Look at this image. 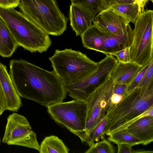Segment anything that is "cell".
Segmentation results:
<instances>
[{
  "mask_svg": "<svg viewBox=\"0 0 153 153\" xmlns=\"http://www.w3.org/2000/svg\"><path fill=\"white\" fill-rule=\"evenodd\" d=\"M113 87V83L109 79L91 92L86 100L87 108L85 131L86 143L90 133L107 114Z\"/></svg>",
  "mask_w": 153,
  "mask_h": 153,
  "instance_id": "obj_10",
  "label": "cell"
},
{
  "mask_svg": "<svg viewBox=\"0 0 153 153\" xmlns=\"http://www.w3.org/2000/svg\"><path fill=\"white\" fill-rule=\"evenodd\" d=\"M95 16L80 5L73 3L70 5L69 13L70 24L76 36H81L92 25Z\"/></svg>",
  "mask_w": 153,
  "mask_h": 153,
  "instance_id": "obj_13",
  "label": "cell"
},
{
  "mask_svg": "<svg viewBox=\"0 0 153 153\" xmlns=\"http://www.w3.org/2000/svg\"><path fill=\"white\" fill-rule=\"evenodd\" d=\"M118 62L113 55H106L104 59L97 62L95 70L88 76L73 83L64 84L67 94L74 99L86 101L91 92L109 79Z\"/></svg>",
  "mask_w": 153,
  "mask_h": 153,
  "instance_id": "obj_8",
  "label": "cell"
},
{
  "mask_svg": "<svg viewBox=\"0 0 153 153\" xmlns=\"http://www.w3.org/2000/svg\"><path fill=\"white\" fill-rule=\"evenodd\" d=\"M138 7L139 14L143 12L144 10L145 6L147 2L151 1L153 2V0H136Z\"/></svg>",
  "mask_w": 153,
  "mask_h": 153,
  "instance_id": "obj_34",
  "label": "cell"
},
{
  "mask_svg": "<svg viewBox=\"0 0 153 153\" xmlns=\"http://www.w3.org/2000/svg\"><path fill=\"white\" fill-rule=\"evenodd\" d=\"M80 36L84 47L102 53L103 33L96 26L93 24Z\"/></svg>",
  "mask_w": 153,
  "mask_h": 153,
  "instance_id": "obj_17",
  "label": "cell"
},
{
  "mask_svg": "<svg viewBox=\"0 0 153 153\" xmlns=\"http://www.w3.org/2000/svg\"><path fill=\"white\" fill-rule=\"evenodd\" d=\"M1 137H0V145L1 144Z\"/></svg>",
  "mask_w": 153,
  "mask_h": 153,
  "instance_id": "obj_37",
  "label": "cell"
},
{
  "mask_svg": "<svg viewBox=\"0 0 153 153\" xmlns=\"http://www.w3.org/2000/svg\"><path fill=\"white\" fill-rule=\"evenodd\" d=\"M150 62L143 67L131 82L128 85L127 93L131 92L137 87L143 76L147 69Z\"/></svg>",
  "mask_w": 153,
  "mask_h": 153,
  "instance_id": "obj_26",
  "label": "cell"
},
{
  "mask_svg": "<svg viewBox=\"0 0 153 153\" xmlns=\"http://www.w3.org/2000/svg\"><path fill=\"white\" fill-rule=\"evenodd\" d=\"M110 7L133 23H135L139 15L138 6L137 3L117 4Z\"/></svg>",
  "mask_w": 153,
  "mask_h": 153,
  "instance_id": "obj_20",
  "label": "cell"
},
{
  "mask_svg": "<svg viewBox=\"0 0 153 153\" xmlns=\"http://www.w3.org/2000/svg\"><path fill=\"white\" fill-rule=\"evenodd\" d=\"M133 30L130 47L131 62L144 66L153 60V11L147 10L139 15Z\"/></svg>",
  "mask_w": 153,
  "mask_h": 153,
  "instance_id": "obj_7",
  "label": "cell"
},
{
  "mask_svg": "<svg viewBox=\"0 0 153 153\" xmlns=\"http://www.w3.org/2000/svg\"><path fill=\"white\" fill-rule=\"evenodd\" d=\"M107 119L105 117L95 126L88 136L86 143L89 146L95 142H98L101 138H105V129L106 125Z\"/></svg>",
  "mask_w": 153,
  "mask_h": 153,
  "instance_id": "obj_22",
  "label": "cell"
},
{
  "mask_svg": "<svg viewBox=\"0 0 153 153\" xmlns=\"http://www.w3.org/2000/svg\"><path fill=\"white\" fill-rule=\"evenodd\" d=\"M71 3L80 5L94 16L102 11L101 0H71Z\"/></svg>",
  "mask_w": 153,
  "mask_h": 153,
  "instance_id": "obj_24",
  "label": "cell"
},
{
  "mask_svg": "<svg viewBox=\"0 0 153 153\" xmlns=\"http://www.w3.org/2000/svg\"><path fill=\"white\" fill-rule=\"evenodd\" d=\"M0 82L6 100V110L17 112L22 105L6 66L0 62Z\"/></svg>",
  "mask_w": 153,
  "mask_h": 153,
  "instance_id": "obj_12",
  "label": "cell"
},
{
  "mask_svg": "<svg viewBox=\"0 0 153 153\" xmlns=\"http://www.w3.org/2000/svg\"><path fill=\"white\" fill-rule=\"evenodd\" d=\"M93 22L102 32L110 35H123L131 28L130 21L111 7L98 13Z\"/></svg>",
  "mask_w": 153,
  "mask_h": 153,
  "instance_id": "obj_11",
  "label": "cell"
},
{
  "mask_svg": "<svg viewBox=\"0 0 153 153\" xmlns=\"http://www.w3.org/2000/svg\"><path fill=\"white\" fill-rule=\"evenodd\" d=\"M123 96L121 95L112 93L110 99V102L107 112L118 104L122 100Z\"/></svg>",
  "mask_w": 153,
  "mask_h": 153,
  "instance_id": "obj_31",
  "label": "cell"
},
{
  "mask_svg": "<svg viewBox=\"0 0 153 153\" xmlns=\"http://www.w3.org/2000/svg\"><path fill=\"white\" fill-rule=\"evenodd\" d=\"M133 1L134 3H136V0H132Z\"/></svg>",
  "mask_w": 153,
  "mask_h": 153,
  "instance_id": "obj_36",
  "label": "cell"
},
{
  "mask_svg": "<svg viewBox=\"0 0 153 153\" xmlns=\"http://www.w3.org/2000/svg\"><path fill=\"white\" fill-rule=\"evenodd\" d=\"M9 74L20 97L46 107L62 102L67 94L63 83L54 71H49L27 61L14 59Z\"/></svg>",
  "mask_w": 153,
  "mask_h": 153,
  "instance_id": "obj_1",
  "label": "cell"
},
{
  "mask_svg": "<svg viewBox=\"0 0 153 153\" xmlns=\"http://www.w3.org/2000/svg\"><path fill=\"white\" fill-rule=\"evenodd\" d=\"M6 105L5 96L0 82V116L6 110Z\"/></svg>",
  "mask_w": 153,
  "mask_h": 153,
  "instance_id": "obj_32",
  "label": "cell"
},
{
  "mask_svg": "<svg viewBox=\"0 0 153 153\" xmlns=\"http://www.w3.org/2000/svg\"><path fill=\"white\" fill-rule=\"evenodd\" d=\"M21 0H0V7L5 9L18 6Z\"/></svg>",
  "mask_w": 153,
  "mask_h": 153,
  "instance_id": "obj_30",
  "label": "cell"
},
{
  "mask_svg": "<svg viewBox=\"0 0 153 153\" xmlns=\"http://www.w3.org/2000/svg\"><path fill=\"white\" fill-rule=\"evenodd\" d=\"M153 106V82L143 93L136 87L108 111L104 133L107 135L120 130L127 122Z\"/></svg>",
  "mask_w": 153,
  "mask_h": 153,
  "instance_id": "obj_3",
  "label": "cell"
},
{
  "mask_svg": "<svg viewBox=\"0 0 153 153\" xmlns=\"http://www.w3.org/2000/svg\"><path fill=\"white\" fill-rule=\"evenodd\" d=\"M47 108L48 114L55 122L78 137L82 143H86V101L74 99L57 102Z\"/></svg>",
  "mask_w": 153,
  "mask_h": 153,
  "instance_id": "obj_6",
  "label": "cell"
},
{
  "mask_svg": "<svg viewBox=\"0 0 153 153\" xmlns=\"http://www.w3.org/2000/svg\"><path fill=\"white\" fill-rule=\"evenodd\" d=\"M129 48H126L110 55L117 57L119 62L123 63L131 62Z\"/></svg>",
  "mask_w": 153,
  "mask_h": 153,
  "instance_id": "obj_27",
  "label": "cell"
},
{
  "mask_svg": "<svg viewBox=\"0 0 153 153\" xmlns=\"http://www.w3.org/2000/svg\"><path fill=\"white\" fill-rule=\"evenodd\" d=\"M8 145L22 146L39 151V144L36 133L24 116L16 113L10 115L7 119L2 139Z\"/></svg>",
  "mask_w": 153,
  "mask_h": 153,
  "instance_id": "obj_9",
  "label": "cell"
},
{
  "mask_svg": "<svg viewBox=\"0 0 153 153\" xmlns=\"http://www.w3.org/2000/svg\"><path fill=\"white\" fill-rule=\"evenodd\" d=\"M49 59L53 70L64 84L84 78L95 70L97 64L85 54L71 48L56 50Z\"/></svg>",
  "mask_w": 153,
  "mask_h": 153,
  "instance_id": "obj_5",
  "label": "cell"
},
{
  "mask_svg": "<svg viewBox=\"0 0 153 153\" xmlns=\"http://www.w3.org/2000/svg\"><path fill=\"white\" fill-rule=\"evenodd\" d=\"M152 151L146 150L144 149L133 150L132 153H153Z\"/></svg>",
  "mask_w": 153,
  "mask_h": 153,
  "instance_id": "obj_35",
  "label": "cell"
},
{
  "mask_svg": "<svg viewBox=\"0 0 153 153\" xmlns=\"http://www.w3.org/2000/svg\"><path fill=\"white\" fill-rule=\"evenodd\" d=\"M118 153H131L133 149L132 146L126 144L121 143L117 145Z\"/></svg>",
  "mask_w": 153,
  "mask_h": 153,
  "instance_id": "obj_33",
  "label": "cell"
},
{
  "mask_svg": "<svg viewBox=\"0 0 153 153\" xmlns=\"http://www.w3.org/2000/svg\"><path fill=\"white\" fill-rule=\"evenodd\" d=\"M108 140L116 144L124 143L131 146L142 144L140 140L128 132L126 129L119 130L108 135Z\"/></svg>",
  "mask_w": 153,
  "mask_h": 153,
  "instance_id": "obj_21",
  "label": "cell"
},
{
  "mask_svg": "<svg viewBox=\"0 0 153 153\" xmlns=\"http://www.w3.org/2000/svg\"><path fill=\"white\" fill-rule=\"evenodd\" d=\"M102 10L109 8L112 5L117 4L131 3L132 0H101Z\"/></svg>",
  "mask_w": 153,
  "mask_h": 153,
  "instance_id": "obj_29",
  "label": "cell"
},
{
  "mask_svg": "<svg viewBox=\"0 0 153 153\" xmlns=\"http://www.w3.org/2000/svg\"><path fill=\"white\" fill-rule=\"evenodd\" d=\"M85 153H114L115 151L110 141L105 138L91 145Z\"/></svg>",
  "mask_w": 153,
  "mask_h": 153,
  "instance_id": "obj_23",
  "label": "cell"
},
{
  "mask_svg": "<svg viewBox=\"0 0 153 153\" xmlns=\"http://www.w3.org/2000/svg\"><path fill=\"white\" fill-rule=\"evenodd\" d=\"M126 129L139 138L142 145H147L153 141V116L142 117Z\"/></svg>",
  "mask_w": 153,
  "mask_h": 153,
  "instance_id": "obj_16",
  "label": "cell"
},
{
  "mask_svg": "<svg viewBox=\"0 0 153 153\" xmlns=\"http://www.w3.org/2000/svg\"><path fill=\"white\" fill-rule=\"evenodd\" d=\"M69 149L58 137L51 135L46 137L40 145V153H68Z\"/></svg>",
  "mask_w": 153,
  "mask_h": 153,
  "instance_id": "obj_19",
  "label": "cell"
},
{
  "mask_svg": "<svg viewBox=\"0 0 153 153\" xmlns=\"http://www.w3.org/2000/svg\"><path fill=\"white\" fill-rule=\"evenodd\" d=\"M102 32L104 39L102 53L106 55L130 48L132 43L133 32L131 27L122 35H110Z\"/></svg>",
  "mask_w": 153,
  "mask_h": 153,
  "instance_id": "obj_14",
  "label": "cell"
},
{
  "mask_svg": "<svg viewBox=\"0 0 153 153\" xmlns=\"http://www.w3.org/2000/svg\"><path fill=\"white\" fill-rule=\"evenodd\" d=\"M153 60L150 62L149 66L143 76L137 87L140 88L141 92L144 93L149 84L153 82Z\"/></svg>",
  "mask_w": 153,
  "mask_h": 153,
  "instance_id": "obj_25",
  "label": "cell"
},
{
  "mask_svg": "<svg viewBox=\"0 0 153 153\" xmlns=\"http://www.w3.org/2000/svg\"><path fill=\"white\" fill-rule=\"evenodd\" d=\"M143 66L133 62H118L112 71L109 79L113 83L129 84Z\"/></svg>",
  "mask_w": 153,
  "mask_h": 153,
  "instance_id": "obj_15",
  "label": "cell"
},
{
  "mask_svg": "<svg viewBox=\"0 0 153 153\" xmlns=\"http://www.w3.org/2000/svg\"><path fill=\"white\" fill-rule=\"evenodd\" d=\"M0 17L19 46L31 53H42L51 46L49 35L22 12L0 7Z\"/></svg>",
  "mask_w": 153,
  "mask_h": 153,
  "instance_id": "obj_2",
  "label": "cell"
},
{
  "mask_svg": "<svg viewBox=\"0 0 153 153\" xmlns=\"http://www.w3.org/2000/svg\"><path fill=\"white\" fill-rule=\"evenodd\" d=\"M19 46L3 20L0 17V56H11Z\"/></svg>",
  "mask_w": 153,
  "mask_h": 153,
  "instance_id": "obj_18",
  "label": "cell"
},
{
  "mask_svg": "<svg viewBox=\"0 0 153 153\" xmlns=\"http://www.w3.org/2000/svg\"><path fill=\"white\" fill-rule=\"evenodd\" d=\"M128 85L122 83H113V93L125 95L127 93Z\"/></svg>",
  "mask_w": 153,
  "mask_h": 153,
  "instance_id": "obj_28",
  "label": "cell"
},
{
  "mask_svg": "<svg viewBox=\"0 0 153 153\" xmlns=\"http://www.w3.org/2000/svg\"><path fill=\"white\" fill-rule=\"evenodd\" d=\"M18 7L24 14L49 35H62L68 19L55 0H21Z\"/></svg>",
  "mask_w": 153,
  "mask_h": 153,
  "instance_id": "obj_4",
  "label": "cell"
}]
</instances>
